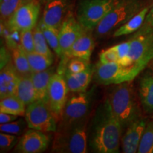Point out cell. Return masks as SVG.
Listing matches in <instances>:
<instances>
[{"mask_svg": "<svg viewBox=\"0 0 153 153\" xmlns=\"http://www.w3.org/2000/svg\"><path fill=\"white\" fill-rule=\"evenodd\" d=\"M26 110V106L16 95L8 96L0 100V112L25 116Z\"/></svg>", "mask_w": 153, "mask_h": 153, "instance_id": "cb8c5ba5", "label": "cell"}, {"mask_svg": "<svg viewBox=\"0 0 153 153\" xmlns=\"http://www.w3.org/2000/svg\"><path fill=\"white\" fill-rule=\"evenodd\" d=\"M25 119L28 128L44 133H55L57 129V120L48 103L36 100L26 106Z\"/></svg>", "mask_w": 153, "mask_h": 153, "instance_id": "ba28073f", "label": "cell"}, {"mask_svg": "<svg viewBox=\"0 0 153 153\" xmlns=\"http://www.w3.org/2000/svg\"><path fill=\"white\" fill-rule=\"evenodd\" d=\"M23 4H28L29 2H31V1H34V0H21Z\"/></svg>", "mask_w": 153, "mask_h": 153, "instance_id": "f35d334b", "label": "cell"}, {"mask_svg": "<svg viewBox=\"0 0 153 153\" xmlns=\"http://www.w3.org/2000/svg\"><path fill=\"white\" fill-rule=\"evenodd\" d=\"M144 24L153 27V5L149 9L148 14L145 18Z\"/></svg>", "mask_w": 153, "mask_h": 153, "instance_id": "74e56055", "label": "cell"}, {"mask_svg": "<svg viewBox=\"0 0 153 153\" xmlns=\"http://www.w3.org/2000/svg\"><path fill=\"white\" fill-rule=\"evenodd\" d=\"M41 11V2L38 0L22 5L5 23L11 32H20L33 30L37 25Z\"/></svg>", "mask_w": 153, "mask_h": 153, "instance_id": "8fae6325", "label": "cell"}, {"mask_svg": "<svg viewBox=\"0 0 153 153\" xmlns=\"http://www.w3.org/2000/svg\"><path fill=\"white\" fill-rule=\"evenodd\" d=\"M54 73V68L53 67H51L43 71L32 72L31 79L35 89L37 100H43L48 103V87L50 82Z\"/></svg>", "mask_w": 153, "mask_h": 153, "instance_id": "d6986e66", "label": "cell"}, {"mask_svg": "<svg viewBox=\"0 0 153 153\" xmlns=\"http://www.w3.org/2000/svg\"><path fill=\"white\" fill-rule=\"evenodd\" d=\"M150 7H144L139 12L129 19L127 22L117 28L113 33V37L117 38L122 36L129 35L138 30L144 24L145 18Z\"/></svg>", "mask_w": 153, "mask_h": 153, "instance_id": "44dd1931", "label": "cell"}, {"mask_svg": "<svg viewBox=\"0 0 153 153\" xmlns=\"http://www.w3.org/2000/svg\"><path fill=\"white\" fill-rule=\"evenodd\" d=\"M94 45L95 43L94 41L92 30L85 29L83 33L74 42L70 50V58L72 57H76L89 61Z\"/></svg>", "mask_w": 153, "mask_h": 153, "instance_id": "ac0fdd59", "label": "cell"}, {"mask_svg": "<svg viewBox=\"0 0 153 153\" xmlns=\"http://www.w3.org/2000/svg\"><path fill=\"white\" fill-rule=\"evenodd\" d=\"M32 72H41L52 66L53 58L33 51L26 53Z\"/></svg>", "mask_w": 153, "mask_h": 153, "instance_id": "484cf974", "label": "cell"}, {"mask_svg": "<svg viewBox=\"0 0 153 153\" xmlns=\"http://www.w3.org/2000/svg\"><path fill=\"white\" fill-rule=\"evenodd\" d=\"M94 73V66L90 64L85 70L78 73L65 72V79L69 91L72 93L83 92L87 91Z\"/></svg>", "mask_w": 153, "mask_h": 153, "instance_id": "2e32d148", "label": "cell"}, {"mask_svg": "<svg viewBox=\"0 0 153 153\" xmlns=\"http://www.w3.org/2000/svg\"><path fill=\"white\" fill-rule=\"evenodd\" d=\"M106 99L112 113L123 128L141 118L139 103L132 81L116 85Z\"/></svg>", "mask_w": 153, "mask_h": 153, "instance_id": "7a4b0ae2", "label": "cell"}, {"mask_svg": "<svg viewBox=\"0 0 153 153\" xmlns=\"http://www.w3.org/2000/svg\"><path fill=\"white\" fill-rule=\"evenodd\" d=\"M18 117L19 116H16V115L8 114V113L0 112V123L4 124L10 123V122L16 120Z\"/></svg>", "mask_w": 153, "mask_h": 153, "instance_id": "d590c367", "label": "cell"}, {"mask_svg": "<svg viewBox=\"0 0 153 153\" xmlns=\"http://www.w3.org/2000/svg\"><path fill=\"white\" fill-rule=\"evenodd\" d=\"M26 127H28V124L26 119L24 120L23 118H20V119H16L10 123L1 124L0 131L3 133L19 135L23 133H25Z\"/></svg>", "mask_w": 153, "mask_h": 153, "instance_id": "f1b7e54d", "label": "cell"}, {"mask_svg": "<svg viewBox=\"0 0 153 153\" xmlns=\"http://www.w3.org/2000/svg\"><path fill=\"white\" fill-rule=\"evenodd\" d=\"M18 143V138L15 135L1 132L0 133V150L1 152H8Z\"/></svg>", "mask_w": 153, "mask_h": 153, "instance_id": "836d02e7", "label": "cell"}, {"mask_svg": "<svg viewBox=\"0 0 153 153\" xmlns=\"http://www.w3.org/2000/svg\"><path fill=\"white\" fill-rule=\"evenodd\" d=\"M14 95L26 106L37 100L31 76H20Z\"/></svg>", "mask_w": 153, "mask_h": 153, "instance_id": "7402d4cb", "label": "cell"}, {"mask_svg": "<svg viewBox=\"0 0 153 153\" xmlns=\"http://www.w3.org/2000/svg\"><path fill=\"white\" fill-rule=\"evenodd\" d=\"M38 24L45 36L50 48L54 51L57 57L60 58L62 56V52H61L60 40H59V29L47 26L42 22L41 19L38 22Z\"/></svg>", "mask_w": 153, "mask_h": 153, "instance_id": "d4e9b609", "label": "cell"}, {"mask_svg": "<svg viewBox=\"0 0 153 153\" xmlns=\"http://www.w3.org/2000/svg\"><path fill=\"white\" fill-rule=\"evenodd\" d=\"M72 0H48L45 3L41 20L51 27L60 29L61 25L72 11Z\"/></svg>", "mask_w": 153, "mask_h": 153, "instance_id": "4fadbf2b", "label": "cell"}, {"mask_svg": "<svg viewBox=\"0 0 153 153\" xmlns=\"http://www.w3.org/2000/svg\"><path fill=\"white\" fill-rule=\"evenodd\" d=\"M22 5L24 4L21 0H8L4 2H1L0 5L1 22H7L15 11Z\"/></svg>", "mask_w": 153, "mask_h": 153, "instance_id": "f546056e", "label": "cell"}, {"mask_svg": "<svg viewBox=\"0 0 153 153\" xmlns=\"http://www.w3.org/2000/svg\"><path fill=\"white\" fill-rule=\"evenodd\" d=\"M129 41L131 66L143 71L153 60V27L143 24Z\"/></svg>", "mask_w": 153, "mask_h": 153, "instance_id": "5b68a950", "label": "cell"}, {"mask_svg": "<svg viewBox=\"0 0 153 153\" xmlns=\"http://www.w3.org/2000/svg\"><path fill=\"white\" fill-rule=\"evenodd\" d=\"M99 62L104 64L118 62V57L114 47L101 51L99 54Z\"/></svg>", "mask_w": 153, "mask_h": 153, "instance_id": "e575fe53", "label": "cell"}, {"mask_svg": "<svg viewBox=\"0 0 153 153\" xmlns=\"http://www.w3.org/2000/svg\"><path fill=\"white\" fill-rule=\"evenodd\" d=\"M11 57L14 66L17 73L20 76H31L32 71L30 69L26 53L20 45L14 48L11 51Z\"/></svg>", "mask_w": 153, "mask_h": 153, "instance_id": "603a6c76", "label": "cell"}, {"mask_svg": "<svg viewBox=\"0 0 153 153\" xmlns=\"http://www.w3.org/2000/svg\"><path fill=\"white\" fill-rule=\"evenodd\" d=\"M92 91L74 93L68 97L57 128L65 127L88 120L92 106Z\"/></svg>", "mask_w": 153, "mask_h": 153, "instance_id": "52a82bcc", "label": "cell"}, {"mask_svg": "<svg viewBox=\"0 0 153 153\" xmlns=\"http://www.w3.org/2000/svg\"><path fill=\"white\" fill-rule=\"evenodd\" d=\"M88 120L74 125L57 128L55 133L52 152L85 153L88 145Z\"/></svg>", "mask_w": 153, "mask_h": 153, "instance_id": "3957f363", "label": "cell"}, {"mask_svg": "<svg viewBox=\"0 0 153 153\" xmlns=\"http://www.w3.org/2000/svg\"><path fill=\"white\" fill-rule=\"evenodd\" d=\"M11 60L9 59V53L7 52L4 48H1V68L5 66Z\"/></svg>", "mask_w": 153, "mask_h": 153, "instance_id": "8d00e7d4", "label": "cell"}, {"mask_svg": "<svg viewBox=\"0 0 153 153\" xmlns=\"http://www.w3.org/2000/svg\"><path fill=\"white\" fill-rule=\"evenodd\" d=\"M85 30L74 16L72 11L63 22L59 29V40L62 52L60 63L57 72L64 74L68 61L70 59V53L72 45Z\"/></svg>", "mask_w": 153, "mask_h": 153, "instance_id": "30bf717a", "label": "cell"}, {"mask_svg": "<svg viewBox=\"0 0 153 153\" xmlns=\"http://www.w3.org/2000/svg\"><path fill=\"white\" fill-rule=\"evenodd\" d=\"M69 91L64 74L58 72L54 73L50 82L48 101L50 108L58 123L68 99Z\"/></svg>", "mask_w": 153, "mask_h": 153, "instance_id": "7c38bea8", "label": "cell"}, {"mask_svg": "<svg viewBox=\"0 0 153 153\" xmlns=\"http://www.w3.org/2000/svg\"><path fill=\"white\" fill-rule=\"evenodd\" d=\"M118 0H77L75 16L86 30H94Z\"/></svg>", "mask_w": 153, "mask_h": 153, "instance_id": "8992f818", "label": "cell"}, {"mask_svg": "<svg viewBox=\"0 0 153 153\" xmlns=\"http://www.w3.org/2000/svg\"><path fill=\"white\" fill-rule=\"evenodd\" d=\"M20 76L11 60L1 68L0 72V99L14 95Z\"/></svg>", "mask_w": 153, "mask_h": 153, "instance_id": "e0dca14e", "label": "cell"}, {"mask_svg": "<svg viewBox=\"0 0 153 153\" xmlns=\"http://www.w3.org/2000/svg\"><path fill=\"white\" fill-rule=\"evenodd\" d=\"M8 1V0H0V1H1V2H4V1Z\"/></svg>", "mask_w": 153, "mask_h": 153, "instance_id": "60d3db41", "label": "cell"}, {"mask_svg": "<svg viewBox=\"0 0 153 153\" xmlns=\"http://www.w3.org/2000/svg\"><path fill=\"white\" fill-rule=\"evenodd\" d=\"M33 39H34V48L35 51L42 55H45L51 58H53V55L51 50L50 49L49 45L47 43L45 36L42 31L39 24H37L33 29Z\"/></svg>", "mask_w": 153, "mask_h": 153, "instance_id": "4316f807", "label": "cell"}, {"mask_svg": "<svg viewBox=\"0 0 153 153\" xmlns=\"http://www.w3.org/2000/svg\"><path fill=\"white\" fill-rule=\"evenodd\" d=\"M113 47L118 55V63L123 66H131V60H130L131 44H130L129 40Z\"/></svg>", "mask_w": 153, "mask_h": 153, "instance_id": "4dcf8cb0", "label": "cell"}, {"mask_svg": "<svg viewBox=\"0 0 153 153\" xmlns=\"http://www.w3.org/2000/svg\"><path fill=\"white\" fill-rule=\"evenodd\" d=\"M140 0H118L94 29L97 37H103L115 31L142 9Z\"/></svg>", "mask_w": 153, "mask_h": 153, "instance_id": "277c9868", "label": "cell"}, {"mask_svg": "<svg viewBox=\"0 0 153 153\" xmlns=\"http://www.w3.org/2000/svg\"><path fill=\"white\" fill-rule=\"evenodd\" d=\"M19 45L26 53L35 51L33 30H24L19 33Z\"/></svg>", "mask_w": 153, "mask_h": 153, "instance_id": "d6a6232c", "label": "cell"}, {"mask_svg": "<svg viewBox=\"0 0 153 153\" xmlns=\"http://www.w3.org/2000/svg\"><path fill=\"white\" fill-rule=\"evenodd\" d=\"M48 1V0H41V2H42V3H44V4H45V3H46Z\"/></svg>", "mask_w": 153, "mask_h": 153, "instance_id": "ab89813d", "label": "cell"}, {"mask_svg": "<svg viewBox=\"0 0 153 153\" xmlns=\"http://www.w3.org/2000/svg\"><path fill=\"white\" fill-rule=\"evenodd\" d=\"M121 124L114 116L108 100L99 107L88 131V144L92 152H119L122 138Z\"/></svg>", "mask_w": 153, "mask_h": 153, "instance_id": "6da1fadb", "label": "cell"}, {"mask_svg": "<svg viewBox=\"0 0 153 153\" xmlns=\"http://www.w3.org/2000/svg\"><path fill=\"white\" fill-rule=\"evenodd\" d=\"M140 72L134 67L123 66L118 62L104 64L99 62L94 67V76L100 85H118L133 81Z\"/></svg>", "mask_w": 153, "mask_h": 153, "instance_id": "9c48e42d", "label": "cell"}, {"mask_svg": "<svg viewBox=\"0 0 153 153\" xmlns=\"http://www.w3.org/2000/svg\"><path fill=\"white\" fill-rule=\"evenodd\" d=\"M152 118H153V115H152Z\"/></svg>", "mask_w": 153, "mask_h": 153, "instance_id": "7bdbcfd3", "label": "cell"}, {"mask_svg": "<svg viewBox=\"0 0 153 153\" xmlns=\"http://www.w3.org/2000/svg\"><path fill=\"white\" fill-rule=\"evenodd\" d=\"M146 120L140 118L128 126L121 138V146L123 152H137L140 143L146 127Z\"/></svg>", "mask_w": 153, "mask_h": 153, "instance_id": "9a60e30c", "label": "cell"}, {"mask_svg": "<svg viewBox=\"0 0 153 153\" xmlns=\"http://www.w3.org/2000/svg\"><path fill=\"white\" fill-rule=\"evenodd\" d=\"M152 68H153V64H152Z\"/></svg>", "mask_w": 153, "mask_h": 153, "instance_id": "b9f144b4", "label": "cell"}, {"mask_svg": "<svg viewBox=\"0 0 153 153\" xmlns=\"http://www.w3.org/2000/svg\"><path fill=\"white\" fill-rule=\"evenodd\" d=\"M139 96L143 111L146 114H153V74H146L141 79Z\"/></svg>", "mask_w": 153, "mask_h": 153, "instance_id": "ffe728a7", "label": "cell"}, {"mask_svg": "<svg viewBox=\"0 0 153 153\" xmlns=\"http://www.w3.org/2000/svg\"><path fill=\"white\" fill-rule=\"evenodd\" d=\"M90 65L89 61L80 57H72L68 61L65 67V71L70 73H78L85 70Z\"/></svg>", "mask_w": 153, "mask_h": 153, "instance_id": "1f68e13d", "label": "cell"}, {"mask_svg": "<svg viewBox=\"0 0 153 153\" xmlns=\"http://www.w3.org/2000/svg\"><path fill=\"white\" fill-rule=\"evenodd\" d=\"M50 137L44 132L30 128L19 138L14 151L20 153L43 152L48 147Z\"/></svg>", "mask_w": 153, "mask_h": 153, "instance_id": "5bb4252c", "label": "cell"}, {"mask_svg": "<svg viewBox=\"0 0 153 153\" xmlns=\"http://www.w3.org/2000/svg\"><path fill=\"white\" fill-rule=\"evenodd\" d=\"M137 152L153 153V118L147 123Z\"/></svg>", "mask_w": 153, "mask_h": 153, "instance_id": "83f0119b", "label": "cell"}]
</instances>
